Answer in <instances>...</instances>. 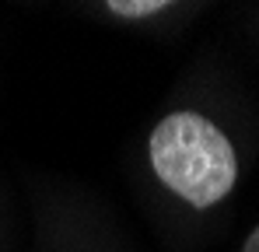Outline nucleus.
Here are the masks:
<instances>
[{
  "instance_id": "1",
  "label": "nucleus",
  "mask_w": 259,
  "mask_h": 252,
  "mask_svg": "<svg viewBox=\"0 0 259 252\" xmlns=\"http://www.w3.org/2000/svg\"><path fill=\"white\" fill-rule=\"evenodd\" d=\"M144 158L154 182L175 203L196 210H214L238 186V151L231 137L200 109H172L151 126Z\"/></svg>"
},
{
  "instance_id": "2",
  "label": "nucleus",
  "mask_w": 259,
  "mask_h": 252,
  "mask_svg": "<svg viewBox=\"0 0 259 252\" xmlns=\"http://www.w3.org/2000/svg\"><path fill=\"white\" fill-rule=\"evenodd\" d=\"M98 11L123 25H144V21H154V18L175 11V4H168V0H109V4H98Z\"/></svg>"
},
{
  "instance_id": "3",
  "label": "nucleus",
  "mask_w": 259,
  "mask_h": 252,
  "mask_svg": "<svg viewBox=\"0 0 259 252\" xmlns=\"http://www.w3.org/2000/svg\"><path fill=\"white\" fill-rule=\"evenodd\" d=\"M242 252H259V224L245 235V242H242Z\"/></svg>"
}]
</instances>
